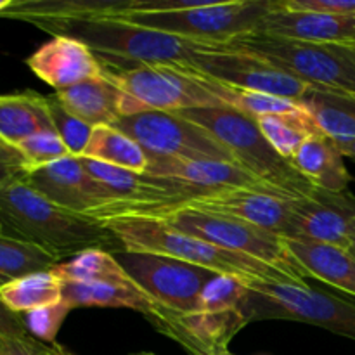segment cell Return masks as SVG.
<instances>
[{"instance_id": "obj_1", "label": "cell", "mask_w": 355, "mask_h": 355, "mask_svg": "<svg viewBox=\"0 0 355 355\" xmlns=\"http://www.w3.org/2000/svg\"><path fill=\"white\" fill-rule=\"evenodd\" d=\"M33 24L54 37L82 42L96 54L104 71L110 73L130 71L146 64H187L196 52L218 47L135 26L110 16L54 17L33 21Z\"/></svg>"}, {"instance_id": "obj_2", "label": "cell", "mask_w": 355, "mask_h": 355, "mask_svg": "<svg viewBox=\"0 0 355 355\" xmlns=\"http://www.w3.org/2000/svg\"><path fill=\"white\" fill-rule=\"evenodd\" d=\"M85 215L99 222L114 217L156 218L177 231L196 236L211 245L262 260L283 270L298 286L307 284V276L291 259L284 238L239 218L193 208H166L151 203H106Z\"/></svg>"}, {"instance_id": "obj_3", "label": "cell", "mask_w": 355, "mask_h": 355, "mask_svg": "<svg viewBox=\"0 0 355 355\" xmlns=\"http://www.w3.org/2000/svg\"><path fill=\"white\" fill-rule=\"evenodd\" d=\"M0 210L7 236L42 246L61 260L87 250H123L99 220L52 203L24 180L0 187Z\"/></svg>"}, {"instance_id": "obj_4", "label": "cell", "mask_w": 355, "mask_h": 355, "mask_svg": "<svg viewBox=\"0 0 355 355\" xmlns=\"http://www.w3.org/2000/svg\"><path fill=\"white\" fill-rule=\"evenodd\" d=\"M101 224L116 238L125 252H144L172 257L211 272L231 276L246 284L291 283L283 270L243 253L231 252L205 239L189 236L170 227L165 222L149 217H114Z\"/></svg>"}, {"instance_id": "obj_5", "label": "cell", "mask_w": 355, "mask_h": 355, "mask_svg": "<svg viewBox=\"0 0 355 355\" xmlns=\"http://www.w3.org/2000/svg\"><path fill=\"white\" fill-rule=\"evenodd\" d=\"M277 0H231V2H186V0H139L135 12L116 19L208 45H227L253 33Z\"/></svg>"}, {"instance_id": "obj_6", "label": "cell", "mask_w": 355, "mask_h": 355, "mask_svg": "<svg viewBox=\"0 0 355 355\" xmlns=\"http://www.w3.org/2000/svg\"><path fill=\"white\" fill-rule=\"evenodd\" d=\"M177 114L210 132L243 168L266 186L291 198H307L314 193L315 187L270 146L253 118L227 106L200 107Z\"/></svg>"}, {"instance_id": "obj_7", "label": "cell", "mask_w": 355, "mask_h": 355, "mask_svg": "<svg viewBox=\"0 0 355 355\" xmlns=\"http://www.w3.org/2000/svg\"><path fill=\"white\" fill-rule=\"evenodd\" d=\"M106 73L127 96L125 114L141 110L179 113L227 106V87L224 83L207 78L182 64H146L130 71Z\"/></svg>"}, {"instance_id": "obj_8", "label": "cell", "mask_w": 355, "mask_h": 355, "mask_svg": "<svg viewBox=\"0 0 355 355\" xmlns=\"http://www.w3.org/2000/svg\"><path fill=\"white\" fill-rule=\"evenodd\" d=\"M227 47L267 59L309 87L355 96V45L312 44L248 33L229 42Z\"/></svg>"}, {"instance_id": "obj_9", "label": "cell", "mask_w": 355, "mask_h": 355, "mask_svg": "<svg viewBox=\"0 0 355 355\" xmlns=\"http://www.w3.org/2000/svg\"><path fill=\"white\" fill-rule=\"evenodd\" d=\"M246 302L248 321L284 319L324 328L336 335L355 340V304L324 293L309 284L250 283Z\"/></svg>"}, {"instance_id": "obj_10", "label": "cell", "mask_w": 355, "mask_h": 355, "mask_svg": "<svg viewBox=\"0 0 355 355\" xmlns=\"http://www.w3.org/2000/svg\"><path fill=\"white\" fill-rule=\"evenodd\" d=\"M111 127L130 135L149 156L238 163L210 132L172 111L141 110L118 118Z\"/></svg>"}, {"instance_id": "obj_11", "label": "cell", "mask_w": 355, "mask_h": 355, "mask_svg": "<svg viewBox=\"0 0 355 355\" xmlns=\"http://www.w3.org/2000/svg\"><path fill=\"white\" fill-rule=\"evenodd\" d=\"M114 257L142 291H146L159 307L175 314L196 312L203 290L218 276L203 267L156 253L121 250L114 253Z\"/></svg>"}, {"instance_id": "obj_12", "label": "cell", "mask_w": 355, "mask_h": 355, "mask_svg": "<svg viewBox=\"0 0 355 355\" xmlns=\"http://www.w3.org/2000/svg\"><path fill=\"white\" fill-rule=\"evenodd\" d=\"M182 66L232 89L250 92L272 94L300 101V97L309 90L307 83L300 82L279 66H274L272 62L252 52L238 51L227 45L196 52L189 62Z\"/></svg>"}, {"instance_id": "obj_13", "label": "cell", "mask_w": 355, "mask_h": 355, "mask_svg": "<svg viewBox=\"0 0 355 355\" xmlns=\"http://www.w3.org/2000/svg\"><path fill=\"white\" fill-rule=\"evenodd\" d=\"M297 200L300 198H291L274 189L236 187V189L200 193L186 200L153 201L151 205L166 208H193V210L227 215L284 238L290 227Z\"/></svg>"}, {"instance_id": "obj_14", "label": "cell", "mask_w": 355, "mask_h": 355, "mask_svg": "<svg viewBox=\"0 0 355 355\" xmlns=\"http://www.w3.org/2000/svg\"><path fill=\"white\" fill-rule=\"evenodd\" d=\"M284 239L326 243L350 250L355 239V196L349 191L333 193L315 187L295 205Z\"/></svg>"}, {"instance_id": "obj_15", "label": "cell", "mask_w": 355, "mask_h": 355, "mask_svg": "<svg viewBox=\"0 0 355 355\" xmlns=\"http://www.w3.org/2000/svg\"><path fill=\"white\" fill-rule=\"evenodd\" d=\"M24 182L62 208L89 214L107 203L99 184L89 175L80 156H66L51 165L28 170Z\"/></svg>"}, {"instance_id": "obj_16", "label": "cell", "mask_w": 355, "mask_h": 355, "mask_svg": "<svg viewBox=\"0 0 355 355\" xmlns=\"http://www.w3.org/2000/svg\"><path fill=\"white\" fill-rule=\"evenodd\" d=\"M253 33L312 44L355 45V17L288 9L277 0Z\"/></svg>"}, {"instance_id": "obj_17", "label": "cell", "mask_w": 355, "mask_h": 355, "mask_svg": "<svg viewBox=\"0 0 355 355\" xmlns=\"http://www.w3.org/2000/svg\"><path fill=\"white\" fill-rule=\"evenodd\" d=\"M146 175L155 179L182 184L196 193H211L236 187H257L272 189L260 182L255 175L238 163L215 162V159H182L149 156V166ZM276 191V189H274Z\"/></svg>"}, {"instance_id": "obj_18", "label": "cell", "mask_w": 355, "mask_h": 355, "mask_svg": "<svg viewBox=\"0 0 355 355\" xmlns=\"http://www.w3.org/2000/svg\"><path fill=\"white\" fill-rule=\"evenodd\" d=\"M26 64L38 78L54 87L55 92L104 73L96 54L82 42L69 37H52L26 59Z\"/></svg>"}, {"instance_id": "obj_19", "label": "cell", "mask_w": 355, "mask_h": 355, "mask_svg": "<svg viewBox=\"0 0 355 355\" xmlns=\"http://www.w3.org/2000/svg\"><path fill=\"white\" fill-rule=\"evenodd\" d=\"M62 302L69 309L78 307H110L130 309L141 312L144 318H153L159 305L142 291L128 274L113 279H99L90 283L61 281Z\"/></svg>"}, {"instance_id": "obj_20", "label": "cell", "mask_w": 355, "mask_h": 355, "mask_svg": "<svg viewBox=\"0 0 355 355\" xmlns=\"http://www.w3.org/2000/svg\"><path fill=\"white\" fill-rule=\"evenodd\" d=\"M73 116L90 127L114 125L125 114L127 96L106 71L54 94Z\"/></svg>"}, {"instance_id": "obj_21", "label": "cell", "mask_w": 355, "mask_h": 355, "mask_svg": "<svg viewBox=\"0 0 355 355\" xmlns=\"http://www.w3.org/2000/svg\"><path fill=\"white\" fill-rule=\"evenodd\" d=\"M284 243L305 276L355 297V257L349 250L305 239H284Z\"/></svg>"}, {"instance_id": "obj_22", "label": "cell", "mask_w": 355, "mask_h": 355, "mask_svg": "<svg viewBox=\"0 0 355 355\" xmlns=\"http://www.w3.org/2000/svg\"><path fill=\"white\" fill-rule=\"evenodd\" d=\"M343 158L345 156L338 144L321 132L309 137L298 148L291 158V165L318 189L342 193L352 180Z\"/></svg>"}, {"instance_id": "obj_23", "label": "cell", "mask_w": 355, "mask_h": 355, "mask_svg": "<svg viewBox=\"0 0 355 355\" xmlns=\"http://www.w3.org/2000/svg\"><path fill=\"white\" fill-rule=\"evenodd\" d=\"M54 130L47 97L37 92L0 96V139L16 146L40 132Z\"/></svg>"}, {"instance_id": "obj_24", "label": "cell", "mask_w": 355, "mask_h": 355, "mask_svg": "<svg viewBox=\"0 0 355 355\" xmlns=\"http://www.w3.org/2000/svg\"><path fill=\"white\" fill-rule=\"evenodd\" d=\"M298 103L329 139L335 142L355 141V96L352 94L309 87Z\"/></svg>"}, {"instance_id": "obj_25", "label": "cell", "mask_w": 355, "mask_h": 355, "mask_svg": "<svg viewBox=\"0 0 355 355\" xmlns=\"http://www.w3.org/2000/svg\"><path fill=\"white\" fill-rule=\"evenodd\" d=\"M82 156L137 173H146L149 166L148 153L130 135L111 125L94 127L89 144Z\"/></svg>"}, {"instance_id": "obj_26", "label": "cell", "mask_w": 355, "mask_h": 355, "mask_svg": "<svg viewBox=\"0 0 355 355\" xmlns=\"http://www.w3.org/2000/svg\"><path fill=\"white\" fill-rule=\"evenodd\" d=\"M0 300L12 314L23 315L35 309L62 302L61 281L54 270H42L19 277L0 288Z\"/></svg>"}, {"instance_id": "obj_27", "label": "cell", "mask_w": 355, "mask_h": 355, "mask_svg": "<svg viewBox=\"0 0 355 355\" xmlns=\"http://www.w3.org/2000/svg\"><path fill=\"white\" fill-rule=\"evenodd\" d=\"M62 260L42 246L0 234V288L30 274L52 270Z\"/></svg>"}, {"instance_id": "obj_28", "label": "cell", "mask_w": 355, "mask_h": 355, "mask_svg": "<svg viewBox=\"0 0 355 355\" xmlns=\"http://www.w3.org/2000/svg\"><path fill=\"white\" fill-rule=\"evenodd\" d=\"M255 121L270 146L288 162H291L295 153L309 137L321 134L315 121L305 110L293 114L262 116Z\"/></svg>"}, {"instance_id": "obj_29", "label": "cell", "mask_w": 355, "mask_h": 355, "mask_svg": "<svg viewBox=\"0 0 355 355\" xmlns=\"http://www.w3.org/2000/svg\"><path fill=\"white\" fill-rule=\"evenodd\" d=\"M54 274L59 281H73V283H90L99 279H113L125 276V269L118 263L114 253L106 250H87L73 259L55 266Z\"/></svg>"}, {"instance_id": "obj_30", "label": "cell", "mask_w": 355, "mask_h": 355, "mask_svg": "<svg viewBox=\"0 0 355 355\" xmlns=\"http://www.w3.org/2000/svg\"><path fill=\"white\" fill-rule=\"evenodd\" d=\"M225 103H227L229 107L246 114V116L253 118V120H259V118L262 116L293 114L304 111V106H302L298 101L288 99V97L281 96H272V94L232 89V87H227Z\"/></svg>"}, {"instance_id": "obj_31", "label": "cell", "mask_w": 355, "mask_h": 355, "mask_svg": "<svg viewBox=\"0 0 355 355\" xmlns=\"http://www.w3.org/2000/svg\"><path fill=\"white\" fill-rule=\"evenodd\" d=\"M47 106L54 130L58 132L61 141L64 142V146L69 149L73 156H82L87 144H89L94 127H90L85 121H82L80 118L73 116L69 111H66L64 106L59 103L54 94L47 96Z\"/></svg>"}, {"instance_id": "obj_32", "label": "cell", "mask_w": 355, "mask_h": 355, "mask_svg": "<svg viewBox=\"0 0 355 355\" xmlns=\"http://www.w3.org/2000/svg\"><path fill=\"white\" fill-rule=\"evenodd\" d=\"M17 149L23 153L30 170L51 165V163L59 162V159L71 155L55 130H47L31 135L26 141L17 144Z\"/></svg>"}, {"instance_id": "obj_33", "label": "cell", "mask_w": 355, "mask_h": 355, "mask_svg": "<svg viewBox=\"0 0 355 355\" xmlns=\"http://www.w3.org/2000/svg\"><path fill=\"white\" fill-rule=\"evenodd\" d=\"M69 311L71 309L64 302H59V304L26 312V314L21 315V321H23L24 329L31 338L52 345Z\"/></svg>"}, {"instance_id": "obj_34", "label": "cell", "mask_w": 355, "mask_h": 355, "mask_svg": "<svg viewBox=\"0 0 355 355\" xmlns=\"http://www.w3.org/2000/svg\"><path fill=\"white\" fill-rule=\"evenodd\" d=\"M28 170L30 166H28L23 153L16 146L0 139V187L17 182V180H24Z\"/></svg>"}, {"instance_id": "obj_35", "label": "cell", "mask_w": 355, "mask_h": 355, "mask_svg": "<svg viewBox=\"0 0 355 355\" xmlns=\"http://www.w3.org/2000/svg\"><path fill=\"white\" fill-rule=\"evenodd\" d=\"M281 2L288 9H304L355 17V0H281Z\"/></svg>"}, {"instance_id": "obj_36", "label": "cell", "mask_w": 355, "mask_h": 355, "mask_svg": "<svg viewBox=\"0 0 355 355\" xmlns=\"http://www.w3.org/2000/svg\"><path fill=\"white\" fill-rule=\"evenodd\" d=\"M0 355H42V342L24 336H0Z\"/></svg>"}, {"instance_id": "obj_37", "label": "cell", "mask_w": 355, "mask_h": 355, "mask_svg": "<svg viewBox=\"0 0 355 355\" xmlns=\"http://www.w3.org/2000/svg\"><path fill=\"white\" fill-rule=\"evenodd\" d=\"M28 335L24 329L21 315L12 314L0 300V336H24Z\"/></svg>"}, {"instance_id": "obj_38", "label": "cell", "mask_w": 355, "mask_h": 355, "mask_svg": "<svg viewBox=\"0 0 355 355\" xmlns=\"http://www.w3.org/2000/svg\"><path fill=\"white\" fill-rule=\"evenodd\" d=\"M42 355H75V354L68 352V350H64L62 347L55 345V343H52V345L42 343Z\"/></svg>"}, {"instance_id": "obj_39", "label": "cell", "mask_w": 355, "mask_h": 355, "mask_svg": "<svg viewBox=\"0 0 355 355\" xmlns=\"http://www.w3.org/2000/svg\"><path fill=\"white\" fill-rule=\"evenodd\" d=\"M336 144H338V149L342 151L343 156H347V158H352L355 162V141L336 142Z\"/></svg>"}, {"instance_id": "obj_40", "label": "cell", "mask_w": 355, "mask_h": 355, "mask_svg": "<svg viewBox=\"0 0 355 355\" xmlns=\"http://www.w3.org/2000/svg\"><path fill=\"white\" fill-rule=\"evenodd\" d=\"M10 3H12V0H0V16H2L7 9H9Z\"/></svg>"}, {"instance_id": "obj_41", "label": "cell", "mask_w": 355, "mask_h": 355, "mask_svg": "<svg viewBox=\"0 0 355 355\" xmlns=\"http://www.w3.org/2000/svg\"><path fill=\"white\" fill-rule=\"evenodd\" d=\"M0 234H6L7 236V227H6V220H3L2 210H0Z\"/></svg>"}, {"instance_id": "obj_42", "label": "cell", "mask_w": 355, "mask_h": 355, "mask_svg": "<svg viewBox=\"0 0 355 355\" xmlns=\"http://www.w3.org/2000/svg\"><path fill=\"white\" fill-rule=\"evenodd\" d=\"M349 252L352 253V255L355 257V239H354V241H352V246H350V250H349Z\"/></svg>"}, {"instance_id": "obj_43", "label": "cell", "mask_w": 355, "mask_h": 355, "mask_svg": "<svg viewBox=\"0 0 355 355\" xmlns=\"http://www.w3.org/2000/svg\"><path fill=\"white\" fill-rule=\"evenodd\" d=\"M130 355H156V354H151V352H137V354H130Z\"/></svg>"}, {"instance_id": "obj_44", "label": "cell", "mask_w": 355, "mask_h": 355, "mask_svg": "<svg viewBox=\"0 0 355 355\" xmlns=\"http://www.w3.org/2000/svg\"><path fill=\"white\" fill-rule=\"evenodd\" d=\"M218 355H236V354H232V352H229V350H225V352H222V354H218Z\"/></svg>"}]
</instances>
